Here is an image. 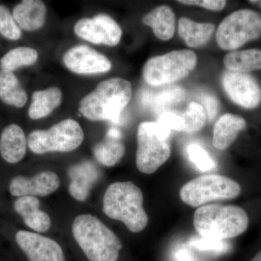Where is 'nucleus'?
<instances>
[{"label": "nucleus", "instance_id": "f257e3e1", "mask_svg": "<svg viewBox=\"0 0 261 261\" xmlns=\"http://www.w3.org/2000/svg\"><path fill=\"white\" fill-rule=\"evenodd\" d=\"M132 96V84L128 81L110 79L98 84L93 92L82 99L80 111L91 121H109L119 124L122 113Z\"/></svg>", "mask_w": 261, "mask_h": 261}, {"label": "nucleus", "instance_id": "f03ea898", "mask_svg": "<svg viewBox=\"0 0 261 261\" xmlns=\"http://www.w3.org/2000/svg\"><path fill=\"white\" fill-rule=\"evenodd\" d=\"M143 202V193L133 182H115L105 193L102 211L110 219L123 222L132 232L139 233L148 224Z\"/></svg>", "mask_w": 261, "mask_h": 261}, {"label": "nucleus", "instance_id": "7ed1b4c3", "mask_svg": "<svg viewBox=\"0 0 261 261\" xmlns=\"http://www.w3.org/2000/svg\"><path fill=\"white\" fill-rule=\"evenodd\" d=\"M73 238L89 261H117L123 245L102 221L91 214L77 216L72 226Z\"/></svg>", "mask_w": 261, "mask_h": 261}, {"label": "nucleus", "instance_id": "20e7f679", "mask_svg": "<svg viewBox=\"0 0 261 261\" xmlns=\"http://www.w3.org/2000/svg\"><path fill=\"white\" fill-rule=\"evenodd\" d=\"M193 224L202 238L226 240L245 232L249 226V218L239 206L213 204L197 209Z\"/></svg>", "mask_w": 261, "mask_h": 261}, {"label": "nucleus", "instance_id": "39448f33", "mask_svg": "<svg viewBox=\"0 0 261 261\" xmlns=\"http://www.w3.org/2000/svg\"><path fill=\"white\" fill-rule=\"evenodd\" d=\"M171 133L158 122L140 123L137 130L136 159L140 172L152 174L168 161L171 152Z\"/></svg>", "mask_w": 261, "mask_h": 261}, {"label": "nucleus", "instance_id": "423d86ee", "mask_svg": "<svg viewBox=\"0 0 261 261\" xmlns=\"http://www.w3.org/2000/svg\"><path fill=\"white\" fill-rule=\"evenodd\" d=\"M197 61L195 53L187 49L153 57L144 66V80L153 87L172 84L190 74L195 68Z\"/></svg>", "mask_w": 261, "mask_h": 261}, {"label": "nucleus", "instance_id": "0eeeda50", "mask_svg": "<svg viewBox=\"0 0 261 261\" xmlns=\"http://www.w3.org/2000/svg\"><path fill=\"white\" fill-rule=\"evenodd\" d=\"M241 190L239 183L231 178L221 175L208 174L185 184L180 190V197L187 205L200 207L212 201L236 198Z\"/></svg>", "mask_w": 261, "mask_h": 261}, {"label": "nucleus", "instance_id": "6e6552de", "mask_svg": "<svg viewBox=\"0 0 261 261\" xmlns=\"http://www.w3.org/2000/svg\"><path fill=\"white\" fill-rule=\"evenodd\" d=\"M84 139L82 126L73 119L63 120L47 130H36L29 136V149L34 153L68 152L78 148Z\"/></svg>", "mask_w": 261, "mask_h": 261}, {"label": "nucleus", "instance_id": "1a4fd4ad", "mask_svg": "<svg viewBox=\"0 0 261 261\" xmlns=\"http://www.w3.org/2000/svg\"><path fill=\"white\" fill-rule=\"evenodd\" d=\"M261 36V15L254 10H238L221 22L216 42L224 50H234Z\"/></svg>", "mask_w": 261, "mask_h": 261}, {"label": "nucleus", "instance_id": "9d476101", "mask_svg": "<svg viewBox=\"0 0 261 261\" xmlns=\"http://www.w3.org/2000/svg\"><path fill=\"white\" fill-rule=\"evenodd\" d=\"M75 34L94 44L116 46L121 41L122 30L111 17L106 14L95 15L92 18H82L75 23Z\"/></svg>", "mask_w": 261, "mask_h": 261}, {"label": "nucleus", "instance_id": "9b49d317", "mask_svg": "<svg viewBox=\"0 0 261 261\" xmlns=\"http://www.w3.org/2000/svg\"><path fill=\"white\" fill-rule=\"evenodd\" d=\"M223 87L230 99L247 109L261 102V88L254 77L246 73L226 70L221 78Z\"/></svg>", "mask_w": 261, "mask_h": 261}, {"label": "nucleus", "instance_id": "f8f14e48", "mask_svg": "<svg viewBox=\"0 0 261 261\" xmlns=\"http://www.w3.org/2000/svg\"><path fill=\"white\" fill-rule=\"evenodd\" d=\"M15 240L29 261H65L61 245L47 237L21 230L17 232Z\"/></svg>", "mask_w": 261, "mask_h": 261}, {"label": "nucleus", "instance_id": "ddd939ff", "mask_svg": "<svg viewBox=\"0 0 261 261\" xmlns=\"http://www.w3.org/2000/svg\"><path fill=\"white\" fill-rule=\"evenodd\" d=\"M63 63L68 69L77 74L106 73L112 67L107 57L86 45L75 46L67 51L63 56Z\"/></svg>", "mask_w": 261, "mask_h": 261}, {"label": "nucleus", "instance_id": "4468645a", "mask_svg": "<svg viewBox=\"0 0 261 261\" xmlns=\"http://www.w3.org/2000/svg\"><path fill=\"white\" fill-rule=\"evenodd\" d=\"M61 185L58 175L53 171H42L32 178L16 176L10 181V194L15 197H45L57 191Z\"/></svg>", "mask_w": 261, "mask_h": 261}, {"label": "nucleus", "instance_id": "2eb2a0df", "mask_svg": "<svg viewBox=\"0 0 261 261\" xmlns=\"http://www.w3.org/2000/svg\"><path fill=\"white\" fill-rule=\"evenodd\" d=\"M207 119L203 107L197 102H191L182 113L166 112L160 118V123L167 129L192 134L205 126Z\"/></svg>", "mask_w": 261, "mask_h": 261}, {"label": "nucleus", "instance_id": "dca6fc26", "mask_svg": "<svg viewBox=\"0 0 261 261\" xmlns=\"http://www.w3.org/2000/svg\"><path fill=\"white\" fill-rule=\"evenodd\" d=\"M68 174L71 178L68 187L70 195L75 200L83 202L99 177L97 168L93 163L86 161L70 168Z\"/></svg>", "mask_w": 261, "mask_h": 261}, {"label": "nucleus", "instance_id": "f3484780", "mask_svg": "<svg viewBox=\"0 0 261 261\" xmlns=\"http://www.w3.org/2000/svg\"><path fill=\"white\" fill-rule=\"evenodd\" d=\"M40 201L37 197H18L14 202L15 212L21 216L24 223L37 232H45L51 226V219L40 209Z\"/></svg>", "mask_w": 261, "mask_h": 261}, {"label": "nucleus", "instance_id": "a211bd4d", "mask_svg": "<svg viewBox=\"0 0 261 261\" xmlns=\"http://www.w3.org/2000/svg\"><path fill=\"white\" fill-rule=\"evenodd\" d=\"M28 141L23 129L16 124L5 127L0 137V153L6 162L15 164L23 159Z\"/></svg>", "mask_w": 261, "mask_h": 261}, {"label": "nucleus", "instance_id": "6ab92c4d", "mask_svg": "<svg viewBox=\"0 0 261 261\" xmlns=\"http://www.w3.org/2000/svg\"><path fill=\"white\" fill-rule=\"evenodd\" d=\"M47 8L42 1L25 0L15 7L13 16L20 28L34 32L42 28L45 22Z\"/></svg>", "mask_w": 261, "mask_h": 261}, {"label": "nucleus", "instance_id": "aec40b11", "mask_svg": "<svg viewBox=\"0 0 261 261\" xmlns=\"http://www.w3.org/2000/svg\"><path fill=\"white\" fill-rule=\"evenodd\" d=\"M246 126L242 117L226 113L215 123L213 143L216 149L225 150L232 145L239 134Z\"/></svg>", "mask_w": 261, "mask_h": 261}, {"label": "nucleus", "instance_id": "412c9836", "mask_svg": "<svg viewBox=\"0 0 261 261\" xmlns=\"http://www.w3.org/2000/svg\"><path fill=\"white\" fill-rule=\"evenodd\" d=\"M185 95V89L178 86H171L160 89L157 92L145 91L142 95V102L161 116L163 111L181 102Z\"/></svg>", "mask_w": 261, "mask_h": 261}, {"label": "nucleus", "instance_id": "4be33fe9", "mask_svg": "<svg viewBox=\"0 0 261 261\" xmlns=\"http://www.w3.org/2000/svg\"><path fill=\"white\" fill-rule=\"evenodd\" d=\"M142 22L151 27L154 35L161 40H169L174 35L176 18L173 10L166 5L149 12L143 17Z\"/></svg>", "mask_w": 261, "mask_h": 261}, {"label": "nucleus", "instance_id": "5701e85b", "mask_svg": "<svg viewBox=\"0 0 261 261\" xmlns=\"http://www.w3.org/2000/svg\"><path fill=\"white\" fill-rule=\"evenodd\" d=\"M214 31V25L212 23H196L187 18L178 20V34L190 47L204 45L211 39Z\"/></svg>", "mask_w": 261, "mask_h": 261}, {"label": "nucleus", "instance_id": "b1692460", "mask_svg": "<svg viewBox=\"0 0 261 261\" xmlns=\"http://www.w3.org/2000/svg\"><path fill=\"white\" fill-rule=\"evenodd\" d=\"M62 92L57 87L37 91L32 96V102L29 110L32 119L37 120L49 116L61 105Z\"/></svg>", "mask_w": 261, "mask_h": 261}, {"label": "nucleus", "instance_id": "393cba45", "mask_svg": "<svg viewBox=\"0 0 261 261\" xmlns=\"http://www.w3.org/2000/svg\"><path fill=\"white\" fill-rule=\"evenodd\" d=\"M224 63L231 71L247 73L261 70V50L252 49L231 51L224 57Z\"/></svg>", "mask_w": 261, "mask_h": 261}, {"label": "nucleus", "instance_id": "a878e982", "mask_svg": "<svg viewBox=\"0 0 261 261\" xmlns=\"http://www.w3.org/2000/svg\"><path fill=\"white\" fill-rule=\"evenodd\" d=\"M0 98L6 104L22 108L27 102V94L12 72L0 70Z\"/></svg>", "mask_w": 261, "mask_h": 261}, {"label": "nucleus", "instance_id": "bb28decb", "mask_svg": "<svg viewBox=\"0 0 261 261\" xmlns=\"http://www.w3.org/2000/svg\"><path fill=\"white\" fill-rule=\"evenodd\" d=\"M93 153L100 164L111 167L119 162L124 155L125 146L121 139L106 135L105 140L94 146Z\"/></svg>", "mask_w": 261, "mask_h": 261}, {"label": "nucleus", "instance_id": "cd10ccee", "mask_svg": "<svg viewBox=\"0 0 261 261\" xmlns=\"http://www.w3.org/2000/svg\"><path fill=\"white\" fill-rule=\"evenodd\" d=\"M38 53L27 47L15 48L8 51L0 60L2 70L12 72L20 67L32 65L37 62Z\"/></svg>", "mask_w": 261, "mask_h": 261}, {"label": "nucleus", "instance_id": "c85d7f7f", "mask_svg": "<svg viewBox=\"0 0 261 261\" xmlns=\"http://www.w3.org/2000/svg\"><path fill=\"white\" fill-rule=\"evenodd\" d=\"M0 34L10 40H18L21 37L20 27L4 5H0Z\"/></svg>", "mask_w": 261, "mask_h": 261}, {"label": "nucleus", "instance_id": "c756f323", "mask_svg": "<svg viewBox=\"0 0 261 261\" xmlns=\"http://www.w3.org/2000/svg\"><path fill=\"white\" fill-rule=\"evenodd\" d=\"M187 152L189 159L200 171L205 172L214 169L216 164L214 160L211 159L207 151L202 148L200 145L196 144L189 145Z\"/></svg>", "mask_w": 261, "mask_h": 261}, {"label": "nucleus", "instance_id": "7c9ffc66", "mask_svg": "<svg viewBox=\"0 0 261 261\" xmlns=\"http://www.w3.org/2000/svg\"><path fill=\"white\" fill-rule=\"evenodd\" d=\"M190 245L202 251H209L215 253H225L229 249V244L225 240H213V239L195 238L192 239Z\"/></svg>", "mask_w": 261, "mask_h": 261}, {"label": "nucleus", "instance_id": "2f4dec72", "mask_svg": "<svg viewBox=\"0 0 261 261\" xmlns=\"http://www.w3.org/2000/svg\"><path fill=\"white\" fill-rule=\"evenodd\" d=\"M201 106L205 110L206 116L210 121H213L219 113L220 104L219 99L214 94L205 93L200 97Z\"/></svg>", "mask_w": 261, "mask_h": 261}, {"label": "nucleus", "instance_id": "473e14b6", "mask_svg": "<svg viewBox=\"0 0 261 261\" xmlns=\"http://www.w3.org/2000/svg\"><path fill=\"white\" fill-rule=\"evenodd\" d=\"M178 3L185 5H198L206 9L216 11L224 9L226 5V1L223 0H180Z\"/></svg>", "mask_w": 261, "mask_h": 261}, {"label": "nucleus", "instance_id": "72a5a7b5", "mask_svg": "<svg viewBox=\"0 0 261 261\" xmlns=\"http://www.w3.org/2000/svg\"><path fill=\"white\" fill-rule=\"evenodd\" d=\"M176 261H193L190 252L187 249H179L175 254Z\"/></svg>", "mask_w": 261, "mask_h": 261}, {"label": "nucleus", "instance_id": "f704fd0d", "mask_svg": "<svg viewBox=\"0 0 261 261\" xmlns=\"http://www.w3.org/2000/svg\"><path fill=\"white\" fill-rule=\"evenodd\" d=\"M250 261H261V251L257 253Z\"/></svg>", "mask_w": 261, "mask_h": 261}, {"label": "nucleus", "instance_id": "c9c22d12", "mask_svg": "<svg viewBox=\"0 0 261 261\" xmlns=\"http://www.w3.org/2000/svg\"><path fill=\"white\" fill-rule=\"evenodd\" d=\"M252 4L256 5L257 6L260 7L261 8V1L260 0H256V1H249Z\"/></svg>", "mask_w": 261, "mask_h": 261}]
</instances>
